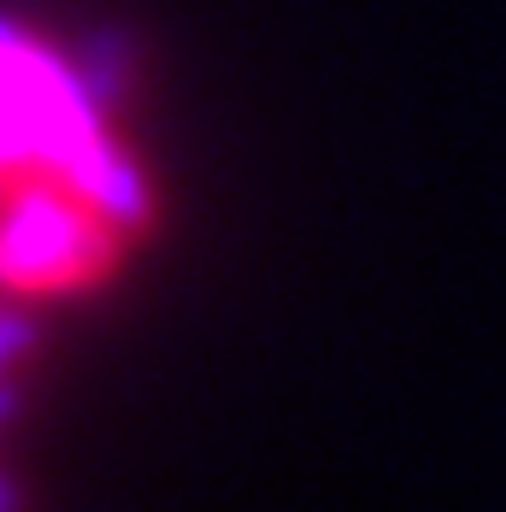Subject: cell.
I'll list each match as a JSON object with an SVG mask.
<instances>
[{"mask_svg": "<svg viewBox=\"0 0 506 512\" xmlns=\"http://www.w3.org/2000/svg\"><path fill=\"white\" fill-rule=\"evenodd\" d=\"M6 289L18 307H83L148 242V183L53 48L12 42Z\"/></svg>", "mask_w": 506, "mask_h": 512, "instance_id": "obj_1", "label": "cell"}]
</instances>
